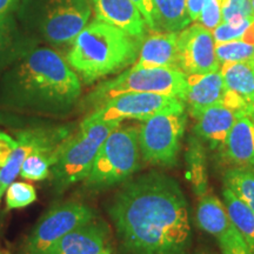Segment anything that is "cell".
I'll use <instances>...</instances> for the list:
<instances>
[{"instance_id": "obj_6", "label": "cell", "mask_w": 254, "mask_h": 254, "mask_svg": "<svg viewBox=\"0 0 254 254\" xmlns=\"http://www.w3.org/2000/svg\"><path fill=\"white\" fill-rule=\"evenodd\" d=\"M139 127L118 126L101 145L85 182L90 189H105L125 182L140 166Z\"/></svg>"}, {"instance_id": "obj_21", "label": "cell", "mask_w": 254, "mask_h": 254, "mask_svg": "<svg viewBox=\"0 0 254 254\" xmlns=\"http://www.w3.org/2000/svg\"><path fill=\"white\" fill-rule=\"evenodd\" d=\"M196 221L202 231L217 239L224 236L232 226L224 202L218 196L209 193L200 196L196 208Z\"/></svg>"}, {"instance_id": "obj_33", "label": "cell", "mask_w": 254, "mask_h": 254, "mask_svg": "<svg viewBox=\"0 0 254 254\" xmlns=\"http://www.w3.org/2000/svg\"><path fill=\"white\" fill-rule=\"evenodd\" d=\"M15 147H17V139L0 131V168L7 163Z\"/></svg>"}, {"instance_id": "obj_18", "label": "cell", "mask_w": 254, "mask_h": 254, "mask_svg": "<svg viewBox=\"0 0 254 254\" xmlns=\"http://www.w3.org/2000/svg\"><path fill=\"white\" fill-rule=\"evenodd\" d=\"M239 114L224 104L209 106L194 117V131L200 138L213 146L222 147Z\"/></svg>"}, {"instance_id": "obj_15", "label": "cell", "mask_w": 254, "mask_h": 254, "mask_svg": "<svg viewBox=\"0 0 254 254\" xmlns=\"http://www.w3.org/2000/svg\"><path fill=\"white\" fill-rule=\"evenodd\" d=\"M95 19L142 40L146 21L133 0H91Z\"/></svg>"}, {"instance_id": "obj_10", "label": "cell", "mask_w": 254, "mask_h": 254, "mask_svg": "<svg viewBox=\"0 0 254 254\" xmlns=\"http://www.w3.org/2000/svg\"><path fill=\"white\" fill-rule=\"evenodd\" d=\"M94 220V211L81 202L57 205L38 221L25 240L21 254H45L57 241L81 225Z\"/></svg>"}, {"instance_id": "obj_12", "label": "cell", "mask_w": 254, "mask_h": 254, "mask_svg": "<svg viewBox=\"0 0 254 254\" xmlns=\"http://www.w3.org/2000/svg\"><path fill=\"white\" fill-rule=\"evenodd\" d=\"M212 31L200 24L178 33V67L186 75L220 69Z\"/></svg>"}, {"instance_id": "obj_26", "label": "cell", "mask_w": 254, "mask_h": 254, "mask_svg": "<svg viewBox=\"0 0 254 254\" xmlns=\"http://www.w3.org/2000/svg\"><path fill=\"white\" fill-rule=\"evenodd\" d=\"M215 55L219 63H251L254 58V45L244 40L215 44Z\"/></svg>"}, {"instance_id": "obj_11", "label": "cell", "mask_w": 254, "mask_h": 254, "mask_svg": "<svg viewBox=\"0 0 254 254\" xmlns=\"http://www.w3.org/2000/svg\"><path fill=\"white\" fill-rule=\"evenodd\" d=\"M185 101L176 97L155 93H124L105 101L84 122L110 123L126 119L144 120L165 111H185Z\"/></svg>"}, {"instance_id": "obj_14", "label": "cell", "mask_w": 254, "mask_h": 254, "mask_svg": "<svg viewBox=\"0 0 254 254\" xmlns=\"http://www.w3.org/2000/svg\"><path fill=\"white\" fill-rule=\"evenodd\" d=\"M178 33L150 30L142 38L138 58L131 68L178 67Z\"/></svg>"}, {"instance_id": "obj_42", "label": "cell", "mask_w": 254, "mask_h": 254, "mask_svg": "<svg viewBox=\"0 0 254 254\" xmlns=\"http://www.w3.org/2000/svg\"><path fill=\"white\" fill-rule=\"evenodd\" d=\"M251 118H252V120L254 122V114H252V116H251Z\"/></svg>"}, {"instance_id": "obj_22", "label": "cell", "mask_w": 254, "mask_h": 254, "mask_svg": "<svg viewBox=\"0 0 254 254\" xmlns=\"http://www.w3.org/2000/svg\"><path fill=\"white\" fill-rule=\"evenodd\" d=\"M222 200L232 226L239 232L254 253V212L227 186L222 189Z\"/></svg>"}, {"instance_id": "obj_44", "label": "cell", "mask_w": 254, "mask_h": 254, "mask_svg": "<svg viewBox=\"0 0 254 254\" xmlns=\"http://www.w3.org/2000/svg\"><path fill=\"white\" fill-rule=\"evenodd\" d=\"M109 254H112V253H109Z\"/></svg>"}, {"instance_id": "obj_32", "label": "cell", "mask_w": 254, "mask_h": 254, "mask_svg": "<svg viewBox=\"0 0 254 254\" xmlns=\"http://www.w3.org/2000/svg\"><path fill=\"white\" fill-rule=\"evenodd\" d=\"M221 6L222 0H206L204 8L198 19L200 25L209 31H213L222 21Z\"/></svg>"}, {"instance_id": "obj_20", "label": "cell", "mask_w": 254, "mask_h": 254, "mask_svg": "<svg viewBox=\"0 0 254 254\" xmlns=\"http://www.w3.org/2000/svg\"><path fill=\"white\" fill-rule=\"evenodd\" d=\"M220 73L225 88L245 101L250 116L254 114V68L250 63L221 64Z\"/></svg>"}, {"instance_id": "obj_16", "label": "cell", "mask_w": 254, "mask_h": 254, "mask_svg": "<svg viewBox=\"0 0 254 254\" xmlns=\"http://www.w3.org/2000/svg\"><path fill=\"white\" fill-rule=\"evenodd\" d=\"M225 84L220 69L186 75V93L184 101L189 105L190 114L194 117L202 110L221 104Z\"/></svg>"}, {"instance_id": "obj_35", "label": "cell", "mask_w": 254, "mask_h": 254, "mask_svg": "<svg viewBox=\"0 0 254 254\" xmlns=\"http://www.w3.org/2000/svg\"><path fill=\"white\" fill-rule=\"evenodd\" d=\"M205 1L206 0H186L187 13H189L190 21L198 20L202 8H204Z\"/></svg>"}, {"instance_id": "obj_41", "label": "cell", "mask_w": 254, "mask_h": 254, "mask_svg": "<svg viewBox=\"0 0 254 254\" xmlns=\"http://www.w3.org/2000/svg\"><path fill=\"white\" fill-rule=\"evenodd\" d=\"M251 2H252V7H253V12H254V0H251Z\"/></svg>"}, {"instance_id": "obj_34", "label": "cell", "mask_w": 254, "mask_h": 254, "mask_svg": "<svg viewBox=\"0 0 254 254\" xmlns=\"http://www.w3.org/2000/svg\"><path fill=\"white\" fill-rule=\"evenodd\" d=\"M134 4L138 6L139 11L141 12L142 17H144L146 25H147L150 30H157V25H155V11L153 0H133Z\"/></svg>"}, {"instance_id": "obj_27", "label": "cell", "mask_w": 254, "mask_h": 254, "mask_svg": "<svg viewBox=\"0 0 254 254\" xmlns=\"http://www.w3.org/2000/svg\"><path fill=\"white\" fill-rule=\"evenodd\" d=\"M37 200V192L28 183L13 182L5 190V202L7 209L23 208Z\"/></svg>"}, {"instance_id": "obj_43", "label": "cell", "mask_w": 254, "mask_h": 254, "mask_svg": "<svg viewBox=\"0 0 254 254\" xmlns=\"http://www.w3.org/2000/svg\"><path fill=\"white\" fill-rule=\"evenodd\" d=\"M0 200H1V195H0Z\"/></svg>"}, {"instance_id": "obj_29", "label": "cell", "mask_w": 254, "mask_h": 254, "mask_svg": "<svg viewBox=\"0 0 254 254\" xmlns=\"http://www.w3.org/2000/svg\"><path fill=\"white\" fill-rule=\"evenodd\" d=\"M202 153L204 152L200 147L199 142H192V147H190V176L200 196L207 193V190H206L204 155H202Z\"/></svg>"}, {"instance_id": "obj_5", "label": "cell", "mask_w": 254, "mask_h": 254, "mask_svg": "<svg viewBox=\"0 0 254 254\" xmlns=\"http://www.w3.org/2000/svg\"><path fill=\"white\" fill-rule=\"evenodd\" d=\"M119 122L87 123L82 120L79 129L66 142L57 163L51 168L52 185L62 193L87 178L101 145Z\"/></svg>"}, {"instance_id": "obj_31", "label": "cell", "mask_w": 254, "mask_h": 254, "mask_svg": "<svg viewBox=\"0 0 254 254\" xmlns=\"http://www.w3.org/2000/svg\"><path fill=\"white\" fill-rule=\"evenodd\" d=\"M222 21L238 18L254 19V12L251 0H222Z\"/></svg>"}, {"instance_id": "obj_17", "label": "cell", "mask_w": 254, "mask_h": 254, "mask_svg": "<svg viewBox=\"0 0 254 254\" xmlns=\"http://www.w3.org/2000/svg\"><path fill=\"white\" fill-rule=\"evenodd\" d=\"M222 148L225 157L237 167L254 170V122L251 116H238Z\"/></svg>"}, {"instance_id": "obj_28", "label": "cell", "mask_w": 254, "mask_h": 254, "mask_svg": "<svg viewBox=\"0 0 254 254\" xmlns=\"http://www.w3.org/2000/svg\"><path fill=\"white\" fill-rule=\"evenodd\" d=\"M254 19L238 18L228 21H221L217 27L212 31L215 44L227 43L233 40H243L246 31Z\"/></svg>"}, {"instance_id": "obj_19", "label": "cell", "mask_w": 254, "mask_h": 254, "mask_svg": "<svg viewBox=\"0 0 254 254\" xmlns=\"http://www.w3.org/2000/svg\"><path fill=\"white\" fill-rule=\"evenodd\" d=\"M36 44L38 40L25 33L13 13L0 15V72Z\"/></svg>"}, {"instance_id": "obj_24", "label": "cell", "mask_w": 254, "mask_h": 254, "mask_svg": "<svg viewBox=\"0 0 254 254\" xmlns=\"http://www.w3.org/2000/svg\"><path fill=\"white\" fill-rule=\"evenodd\" d=\"M224 183L254 212V170L237 166L230 168L225 172Z\"/></svg>"}, {"instance_id": "obj_37", "label": "cell", "mask_w": 254, "mask_h": 254, "mask_svg": "<svg viewBox=\"0 0 254 254\" xmlns=\"http://www.w3.org/2000/svg\"><path fill=\"white\" fill-rule=\"evenodd\" d=\"M243 40L246 41V43L252 44V45H254V20L252 21V24L250 25L249 30L246 31V33H245V36H244Z\"/></svg>"}, {"instance_id": "obj_7", "label": "cell", "mask_w": 254, "mask_h": 254, "mask_svg": "<svg viewBox=\"0 0 254 254\" xmlns=\"http://www.w3.org/2000/svg\"><path fill=\"white\" fill-rule=\"evenodd\" d=\"M124 93H155L184 100L186 74L180 69L167 67L128 68L117 78L100 84L87 95L84 104L97 109L105 101Z\"/></svg>"}, {"instance_id": "obj_25", "label": "cell", "mask_w": 254, "mask_h": 254, "mask_svg": "<svg viewBox=\"0 0 254 254\" xmlns=\"http://www.w3.org/2000/svg\"><path fill=\"white\" fill-rule=\"evenodd\" d=\"M56 160L50 155L41 152H33L25 158L20 167V177L32 182H41L50 177L51 168Z\"/></svg>"}, {"instance_id": "obj_40", "label": "cell", "mask_w": 254, "mask_h": 254, "mask_svg": "<svg viewBox=\"0 0 254 254\" xmlns=\"http://www.w3.org/2000/svg\"><path fill=\"white\" fill-rule=\"evenodd\" d=\"M250 64H251V65H252V67H253V68H254V58H253V59H252V62H251V63H250Z\"/></svg>"}, {"instance_id": "obj_39", "label": "cell", "mask_w": 254, "mask_h": 254, "mask_svg": "<svg viewBox=\"0 0 254 254\" xmlns=\"http://www.w3.org/2000/svg\"><path fill=\"white\" fill-rule=\"evenodd\" d=\"M195 254H213V253L207 252V251H199V252H196Z\"/></svg>"}, {"instance_id": "obj_1", "label": "cell", "mask_w": 254, "mask_h": 254, "mask_svg": "<svg viewBox=\"0 0 254 254\" xmlns=\"http://www.w3.org/2000/svg\"><path fill=\"white\" fill-rule=\"evenodd\" d=\"M109 214L122 254H189V207L172 178L153 172L126 183L113 196Z\"/></svg>"}, {"instance_id": "obj_30", "label": "cell", "mask_w": 254, "mask_h": 254, "mask_svg": "<svg viewBox=\"0 0 254 254\" xmlns=\"http://www.w3.org/2000/svg\"><path fill=\"white\" fill-rule=\"evenodd\" d=\"M222 254H254L244 238L233 226L218 239Z\"/></svg>"}, {"instance_id": "obj_13", "label": "cell", "mask_w": 254, "mask_h": 254, "mask_svg": "<svg viewBox=\"0 0 254 254\" xmlns=\"http://www.w3.org/2000/svg\"><path fill=\"white\" fill-rule=\"evenodd\" d=\"M109 230L106 224L92 220L68 232L45 254H109Z\"/></svg>"}, {"instance_id": "obj_4", "label": "cell", "mask_w": 254, "mask_h": 254, "mask_svg": "<svg viewBox=\"0 0 254 254\" xmlns=\"http://www.w3.org/2000/svg\"><path fill=\"white\" fill-rule=\"evenodd\" d=\"M91 0H19L15 18L27 36L65 46L88 24Z\"/></svg>"}, {"instance_id": "obj_38", "label": "cell", "mask_w": 254, "mask_h": 254, "mask_svg": "<svg viewBox=\"0 0 254 254\" xmlns=\"http://www.w3.org/2000/svg\"><path fill=\"white\" fill-rule=\"evenodd\" d=\"M0 254H9V252L6 249H4L1 245H0Z\"/></svg>"}, {"instance_id": "obj_8", "label": "cell", "mask_w": 254, "mask_h": 254, "mask_svg": "<svg viewBox=\"0 0 254 254\" xmlns=\"http://www.w3.org/2000/svg\"><path fill=\"white\" fill-rule=\"evenodd\" d=\"M185 125V111H165L144 120L139 127L142 159L159 166H173L180 151Z\"/></svg>"}, {"instance_id": "obj_2", "label": "cell", "mask_w": 254, "mask_h": 254, "mask_svg": "<svg viewBox=\"0 0 254 254\" xmlns=\"http://www.w3.org/2000/svg\"><path fill=\"white\" fill-rule=\"evenodd\" d=\"M81 81L58 51L34 46L0 75V107L17 112L62 117L74 109Z\"/></svg>"}, {"instance_id": "obj_36", "label": "cell", "mask_w": 254, "mask_h": 254, "mask_svg": "<svg viewBox=\"0 0 254 254\" xmlns=\"http://www.w3.org/2000/svg\"><path fill=\"white\" fill-rule=\"evenodd\" d=\"M18 4L19 0H0V15L13 13Z\"/></svg>"}, {"instance_id": "obj_23", "label": "cell", "mask_w": 254, "mask_h": 254, "mask_svg": "<svg viewBox=\"0 0 254 254\" xmlns=\"http://www.w3.org/2000/svg\"><path fill=\"white\" fill-rule=\"evenodd\" d=\"M155 11V31L180 32L189 26L186 0H153Z\"/></svg>"}, {"instance_id": "obj_9", "label": "cell", "mask_w": 254, "mask_h": 254, "mask_svg": "<svg viewBox=\"0 0 254 254\" xmlns=\"http://www.w3.org/2000/svg\"><path fill=\"white\" fill-rule=\"evenodd\" d=\"M69 125H39L20 129L15 133L17 147L4 166L0 168V195L20 173L25 158L33 152H41L56 160L62 154L66 142L74 134Z\"/></svg>"}, {"instance_id": "obj_3", "label": "cell", "mask_w": 254, "mask_h": 254, "mask_svg": "<svg viewBox=\"0 0 254 254\" xmlns=\"http://www.w3.org/2000/svg\"><path fill=\"white\" fill-rule=\"evenodd\" d=\"M140 44V39L95 19L72 41L66 60L85 84H92L133 65Z\"/></svg>"}]
</instances>
